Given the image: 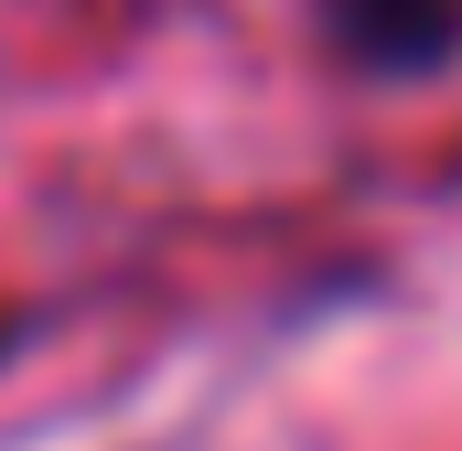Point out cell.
I'll list each match as a JSON object with an SVG mask.
<instances>
[{
  "mask_svg": "<svg viewBox=\"0 0 462 451\" xmlns=\"http://www.w3.org/2000/svg\"><path fill=\"white\" fill-rule=\"evenodd\" d=\"M334 54L376 87H409V76H441L462 54V0H312Z\"/></svg>",
  "mask_w": 462,
  "mask_h": 451,
  "instance_id": "6da1fadb",
  "label": "cell"
}]
</instances>
